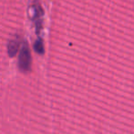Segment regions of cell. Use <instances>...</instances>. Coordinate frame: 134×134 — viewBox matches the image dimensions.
I'll return each mask as SVG.
<instances>
[{
    "label": "cell",
    "instance_id": "cell-1",
    "mask_svg": "<svg viewBox=\"0 0 134 134\" xmlns=\"http://www.w3.org/2000/svg\"><path fill=\"white\" fill-rule=\"evenodd\" d=\"M18 66L22 72H28L31 67V55H30V51L27 44L26 43L22 47L18 58Z\"/></svg>",
    "mask_w": 134,
    "mask_h": 134
},
{
    "label": "cell",
    "instance_id": "cell-3",
    "mask_svg": "<svg viewBox=\"0 0 134 134\" xmlns=\"http://www.w3.org/2000/svg\"><path fill=\"white\" fill-rule=\"evenodd\" d=\"M34 49H35V51L37 53H39V54L44 53V44H43L42 39H39L36 41L35 44H34Z\"/></svg>",
    "mask_w": 134,
    "mask_h": 134
},
{
    "label": "cell",
    "instance_id": "cell-2",
    "mask_svg": "<svg viewBox=\"0 0 134 134\" xmlns=\"http://www.w3.org/2000/svg\"><path fill=\"white\" fill-rule=\"evenodd\" d=\"M18 48H19V42L16 39H13V41H10L7 44V52H8V55L10 57H14L18 51Z\"/></svg>",
    "mask_w": 134,
    "mask_h": 134
}]
</instances>
